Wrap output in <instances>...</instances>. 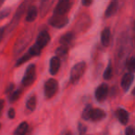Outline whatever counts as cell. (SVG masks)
Wrapping results in <instances>:
<instances>
[{
	"label": "cell",
	"instance_id": "cell-1",
	"mask_svg": "<svg viewBox=\"0 0 135 135\" xmlns=\"http://www.w3.org/2000/svg\"><path fill=\"white\" fill-rule=\"evenodd\" d=\"M86 69V64L85 62H80L77 63L76 65L73 66L70 71V81L73 83H77L81 77H83V73Z\"/></svg>",
	"mask_w": 135,
	"mask_h": 135
},
{
	"label": "cell",
	"instance_id": "cell-2",
	"mask_svg": "<svg viewBox=\"0 0 135 135\" xmlns=\"http://www.w3.org/2000/svg\"><path fill=\"white\" fill-rule=\"evenodd\" d=\"M36 78V70H35V66L33 64L28 66V68L26 69V72H25L24 77L22 78V83L24 86H30L33 83L34 80Z\"/></svg>",
	"mask_w": 135,
	"mask_h": 135
},
{
	"label": "cell",
	"instance_id": "cell-3",
	"mask_svg": "<svg viewBox=\"0 0 135 135\" xmlns=\"http://www.w3.org/2000/svg\"><path fill=\"white\" fill-rule=\"evenodd\" d=\"M58 89V83L56 80L49 79L45 83V96L46 98H51L56 94Z\"/></svg>",
	"mask_w": 135,
	"mask_h": 135
},
{
	"label": "cell",
	"instance_id": "cell-4",
	"mask_svg": "<svg viewBox=\"0 0 135 135\" xmlns=\"http://www.w3.org/2000/svg\"><path fill=\"white\" fill-rule=\"evenodd\" d=\"M71 7V2L69 0H60L54 9V15L66 16Z\"/></svg>",
	"mask_w": 135,
	"mask_h": 135
},
{
	"label": "cell",
	"instance_id": "cell-5",
	"mask_svg": "<svg viewBox=\"0 0 135 135\" xmlns=\"http://www.w3.org/2000/svg\"><path fill=\"white\" fill-rule=\"evenodd\" d=\"M49 24L53 27L56 28H63L66 26L69 21L67 16H57V15H53L52 17L49 19Z\"/></svg>",
	"mask_w": 135,
	"mask_h": 135
},
{
	"label": "cell",
	"instance_id": "cell-6",
	"mask_svg": "<svg viewBox=\"0 0 135 135\" xmlns=\"http://www.w3.org/2000/svg\"><path fill=\"white\" fill-rule=\"evenodd\" d=\"M50 42V35H49L47 31H42L38 35L37 39H36L35 45L39 47L40 49H43L44 47H45L48 43Z\"/></svg>",
	"mask_w": 135,
	"mask_h": 135
},
{
	"label": "cell",
	"instance_id": "cell-7",
	"mask_svg": "<svg viewBox=\"0 0 135 135\" xmlns=\"http://www.w3.org/2000/svg\"><path fill=\"white\" fill-rule=\"evenodd\" d=\"M108 94V86L105 83H102L95 90V98L98 102H103L105 100Z\"/></svg>",
	"mask_w": 135,
	"mask_h": 135
},
{
	"label": "cell",
	"instance_id": "cell-8",
	"mask_svg": "<svg viewBox=\"0 0 135 135\" xmlns=\"http://www.w3.org/2000/svg\"><path fill=\"white\" fill-rule=\"evenodd\" d=\"M133 79H134V76H133L132 73H129V72L126 73L125 75L122 77L121 87L125 92H127V91L129 89V87H131V85L132 84Z\"/></svg>",
	"mask_w": 135,
	"mask_h": 135
},
{
	"label": "cell",
	"instance_id": "cell-9",
	"mask_svg": "<svg viewBox=\"0 0 135 135\" xmlns=\"http://www.w3.org/2000/svg\"><path fill=\"white\" fill-rule=\"evenodd\" d=\"M105 117V113L100 108H94V109H92V111H91L90 118L92 121H94V122L100 121V120L104 119Z\"/></svg>",
	"mask_w": 135,
	"mask_h": 135
},
{
	"label": "cell",
	"instance_id": "cell-10",
	"mask_svg": "<svg viewBox=\"0 0 135 135\" xmlns=\"http://www.w3.org/2000/svg\"><path fill=\"white\" fill-rule=\"evenodd\" d=\"M60 59L57 56H54L50 60V67H49V71L52 75H56L60 68Z\"/></svg>",
	"mask_w": 135,
	"mask_h": 135
},
{
	"label": "cell",
	"instance_id": "cell-11",
	"mask_svg": "<svg viewBox=\"0 0 135 135\" xmlns=\"http://www.w3.org/2000/svg\"><path fill=\"white\" fill-rule=\"evenodd\" d=\"M74 37H75V34H74L73 32H69L67 33L63 34L61 36V38L59 39L60 45H66V46H68V45L73 41Z\"/></svg>",
	"mask_w": 135,
	"mask_h": 135
},
{
	"label": "cell",
	"instance_id": "cell-12",
	"mask_svg": "<svg viewBox=\"0 0 135 135\" xmlns=\"http://www.w3.org/2000/svg\"><path fill=\"white\" fill-rule=\"evenodd\" d=\"M111 40V32L109 28L104 29V31L102 32L101 34V42L103 44V45L105 46H108L109 44H110Z\"/></svg>",
	"mask_w": 135,
	"mask_h": 135
},
{
	"label": "cell",
	"instance_id": "cell-13",
	"mask_svg": "<svg viewBox=\"0 0 135 135\" xmlns=\"http://www.w3.org/2000/svg\"><path fill=\"white\" fill-rule=\"evenodd\" d=\"M118 3L117 2V1L111 2L110 4L108 5V7H107V10H105V18H110V17H112L113 15H115V13H116L117 10H118Z\"/></svg>",
	"mask_w": 135,
	"mask_h": 135
},
{
	"label": "cell",
	"instance_id": "cell-14",
	"mask_svg": "<svg viewBox=\"0 0 135 135\" xmlns=\"http://www.w3.org/2000/svg\"><path fill=\"white\" fill-rule=\"evenodd\" d=\"M117 116L119 120L120 123H122L123 125H126L129 121V113L123 108H119L117 111Z\"/></svg>",
	"mask_w": 135,
	"mask_h": 135
},
{
	"label": "cell",
	"instance_id": "cell-15",
	"mask_svg": "<svg viewBox=\"0 0 135 135\" xmlns=\"http://www.w3.org/2000/svg\"><path fill=\"white\" fill-rule=\"evenodd\" d=\"M37 15H38V10L36 8V7L34 6L30 7L26 15V21H29V22H32L33 21H35V19L37 18Z\"/></svg>",
	"mask_w": 135,
	"mask_h": 135
},
{
	"label": "cell",
	"instance_id": "cell-16",
	"mask_svg": "<svg viewBox=\"0 0 135 135\" xmlns=\"http://www.w3.org/2000/svg\"><path fill=\"white\" fill-rule=\"evenodd\" d=\"M28 129H29V126H28V123L27 122H21L18 128L15 129L14 131V135H26L27 131H28Z\"/></svg>",
	"mask_w": 135,
	"mask_h": 135
},
{
	"label": "cell",
	"instance_id": "cell-17",
	"mask_svg": "<svg viewBox=\"0 0 135 135\" xmlns=\"http://www.w3.org/2000/svg\"><path fill=\"white\" fill-rule=\"evenodd\" d=\"M26 107L29 110L33 111L36 107V97L34 95H32L29 97V99L26 102Z\"/></svg>",
	"mask_w": 135,
	"mask_h": 135
},
{
	"label": "cell",
	"instance_id": "cell-18",
	"mask_svg": "<svg viewBox=\"0 0 135 135\" xmlns=\"http://www.w3.org/2000/svg\"><path fill=\"white\" fill-rule=\"evenodd\" d=\"M68 51H69V47L66 46V45H60L56 50V56L59 58V57H61V56H66V55L68 54Z\"/></svg>",
	"mask_w": 135,
	"mask_h": 135
},
{
	"label": "cell",
	"instance_id": "cell-19",
	"mask_svg": "<svg viewBox=\"0 0 135 135\" xmlns=\"http://www.w3.org/2000/svg\"><path fill=\"white\" fill-rule=\"evenodd\" d=\"M41 51H42V49H40L39 47H38L37 45H36L35 44H34V45H32V46L31 47L30 49H29L28 54L30 55V56H39V55L41 54Z\"/></svg>",
	"mask_w": 135,
	"mask_h": 135
},
{
	"label": "cell",
	"instance_id": "cell-20",
	"mask_svg": "<svg viewBox=\"0 0 135 135\" xmlns=\"http://www.w3.org/2000/svg\"><path fill=\"white\" fill-rule=\"evenodd\" d=\"M126 67H127V69L129 71V73H133V71H134V70H135L134 57H131L127 60V62H126Z\"/></svg>",
	"mask_w": 135,
	"mask_h": 135
},
{
	"label": "cell",
	"instance_id": "cell-21",
	"mask_svg": "<svg viewBox=\"0 0 135 135\" xmlns=\"http://www.w3.org/2000/svg\"><path fill=\"white\" fill-rule=\"evenodd\" d=\"M92 105L89 104V105H87L86 107H84V109H83V118L84 120H88L90 119V114H91V111H92Z\"/></svg>",
	"mask_w": 135,
	"mask_h": 135
},
{
	"label": "cell",
	"instance_id": "cell-22",
	"mask_svg": "<svg viewBox=\"0 0 135 135\" xmlns=\"http://www.w3.org/2000/svg\"><path fill=\"white\" fill-rule=\"evenodd\" d=\"M113 76V70L111 65H108V67L105 69V72H104V79L105 80H110Z\"/></svg>",
	"mask_w": 135,
	"mask_h": 135
},
{
	"label": "cell",
	"instance_id": "cell-23",
	"mask_svg": "<svg viewBox=\"0 0 135 135\" xmlns=\"http://www.w3.org/2000/svg\"><path fill=\"white\" fill-rule=\"evenodd\" d=\"M30 55L27 53V54H25L23 56H21L20 59H18V61H17V63H16V67H18V66H21V64H23L24 62H26V61H28L29 59H30Z\"/></svg>",
	"mask_w": 135,
	"mask_h": 135
},
{
	"label": "cell",
	"instance_id": "cell-24",
	"mask_svg": "<svg viewBox=\"0 0 135 135\" xmlns=\"http://www.w3.org/2000/svg\"><path fill=\"white\" fill-rule=\"evenodd\" d=\"M21 90L15 91V92H14L13 94H12L11 95L9 96L10 102H14V101H16V100L19 99V98H20V95H21Z\"/></svg>",
	"mask_w": 135,
	"mask_h": 135
},
{
	"label": "cell",
	"instance_id": "cell-25",
	"mask_svg": "<svg viewBox=\"0 0 135 135\" xmlns=\"http://www.w3.org/2000/svg\"><path fill=\"white\" fill-rule=\"evenodd\" d=\"M9 13H10V8H5V9H3L2 11L0 12V21L8 17Z\"/></svg>",
	"mask_w": 135,
	"mask_h": 135
},
{
	"label": "cell",
	"instance_id": "cell-26",
	"mask_svg": "<svg viewBox=\"0 0 135 135\" xmlns=\"http://www.w3.org/2000/svg\"><path fill=\"white\" fill-rule=\"evenodd\" d=\"M8 116L10 119H13V118H15V110H14V108H9L8 113Z\"/></svg>",
	"mask_w": 135,
	"mask_h": 135
},
{
	"label": "cell",
	"instance_id": "cell-27",
	"mask_svg": "<svg viewBox=\"0 0 135 135\" xmlns=\"http://www.w3.org/2000/svg\"><path fill=\"white\" fill-rule=\"evenodd\" d=\"M125 132H126V135H134V129H133L132 127L129 126V127H128L127 129H126Z\"/></svg>",
	"mask_w": 135,
	"mask_h": 135
},
{
	"label": "cell",
	"instance_id": "cell-28",
	"mask_svg": "<svg viewBox=\"0 0 135 135\" xmlns=\"http://www.w3.org/2000/svg\"><path fill=\"white\" fill-rule=\"evenodd\" d=\"M79 131H81V133H83V132H85V131H86V128H85L84 125L80 123L79 124Z\"/></svg>",
	"mask_w": 135,
	"mask_h": 135
},
{
	"label": "cell",
	"instance_id": "cell-29",
	"mask_svg": "<svg viewBox=\"0 0 135 135\" xmlns=\"http://www.w3.org/2000/svg\"><path fill=\"white\" fill-rule=\"evenodd\" d=\"M13 88H14V84H13V83H11V84L8 87V89L6 90V93H7V94H8V93H11L12 91H13Z\"/></svg>",
	"mask_w": 135,
	"mask_h": 135
},
{
	"label": "cell",
	"instance_id": "cell-30",
	"mask_svg": "<svg viewBox=\"0 0 135 135\" xmlns=\"http://www.w3.org/2000/svg\"><path fill=\"white\" fill-rule=\"evenodd\" d=\"M81 3H83V6H90V5L92 4L93 2L91 1V0H83Z\"/></svg>",
	"mask_w": 135,
	"mask_h": 135
},
{
	"label": "cell",
	"instance_id": "cell-31",
	"mask_svg": "<svg viewBox=\"0 0 135 135\" xmlns=\"http://www.w3.org/2000/svg\"><path fill=\"white\" fill-rule=\"evenodd\" d=\"M3 107H4V100L0 99V117H1V113H2Z\"/></svg>",
	"mask_w": 135,
	"mask_h": 135
},
{
	"label": "cell",
	"instance_id": "cell-32",
	"mask_svg": "<svg viewBox=\"0 0 135 135\" xmlns=\"http://www.w3.org/2000/svg\"><path fill=\"white\" fill-rule=\"evenodd\" d=\"M4 32H5V29L4 28H0V42L2 41L3 36H4Z\"/></svg>",
	"mask_w": 135,
	"mask_h": 135
},
{
	"label": "cell",
	"instance_id": "cell-33",
	"mask_svg": "<svg viewBox=\"0 0 135 135\" xmlns=\"http://www.w3.org/2000/svg\"><path fill=\"white\" fill-rule=\"evenodd\" d=\"M3 3H4V2H3V1H1V0H0V6H1V5H2Z\"/></svg>",
	"mask_w": 135,
	"mask_h": 135
},
{
	"label": "cell",
	"instance_id": "cell-34",
	"mask_svg": "<svg viewBox=\"0 0 135 135\" xmlns=\"http://www.w3.org/2000/svg\"><path fill=\"white\" fill-rule=\"evenodd\" d=\"M66 135H72V134H71V133H70V132H68V133H67V134H66Z\"/></svg>",
	"mask_w": 135,
	"mask_h": 135
},
{
	"label": "cell",
	"instance_id": "cell-35",
	"mask_svg": "<svg viewBox=\"0 0 135 135\" xmlns=\"http://www.w3.org/2000/svg\"><path fill=\"white\" fill-rule=\"evenodd\" d=\"M0 128H1V124H0Z\"/></svg>",
	"mask_w": 135,
	"mask_h": 135
}]
</instances>
